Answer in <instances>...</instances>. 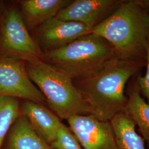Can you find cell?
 <instances>
[{
  "label": "cell",
  "mask_w": 149,
  "mask_h": 149,
  "mask_svg": "<svg viewBox=\"0 0 149 149\" xmlns=\"http://www.w3.org/2000/svg\"><path fill=\"white\" fill-rule=\"evenodd\" d=\"M145 66L146 62L128 61L116 56L96 72L73 82L90 107L91 114L102 121L110 122L126 106L125 88L129 81Z\"/></svg>",
  "instance_id": "cell-1"
},
{
  "label": "cell",
  "mask_w": 149,
  "mask_h": 149,
  "mask_svg": "<svg viewBox=\"0 0 149 149\" xmlns=\"http://www.w3.org/2000/svg\"><path fill=\"white\" fill-rule=\"evenodd\" d=\"M148 15L138 0H123L110 16L92 28L91 33L109 43L118 58L146 62Z\"/></svg>",
  "instance_id": "cell-2"
},
{
  "label": "cell",
  "mask_w": 149,
  "mask_h": 149,
  "mask_svg": "<svg viewBox=\"0 0 149 149\" xmlns=\"http://www.w3.org/2000/svg\"><path fill=\"white\" fill-rule=\"evenodd\" d=\"M27 73L45 97L47 105L61 120L91 114L90 107L68 74L42 59L26 61Z\"/></svg>",
  "instance_id": "cell-3"
},
{
  "label": "cell",
  "mask_w": 149,
  "mask_h": 149,
  "mask_svg": "<svg viewBox=\"0 0 149 149\" xmlns=\"http://www.w3.org/2000/svg\"><path fill=\"white\" fill-rule=\"evenodd\" d=\"M114 56L112 45L91 33L64 47L43 52L42 59L76 80L96 72Z\"/></svg>",
  "instance_id": "cell-4"
},
{
  "label": "cell",
  "mask_w": 149,
  "mask_h": 149,
  "mask_svg": "<svg viewBox=\"0 0 149 149\" xmlns=\"http://www.w3.org/2000/svg\"><path fill=\"white\" fill-rule=\"evenodd\" d=\"M0 48L7 56L25 61L43 57V50L29 34L21 13L16 8L5 13L0 29Z\"/></svg>",
  "instance_id": "cell-5"
},
{
  "label": "cell",
  "mask_w": 149,
  "mask_h": 149,
  "mask_svg": "<svg viewBox=\"0 0 149 149\" xmlns=\"http://www.w3.org/2000/svg\"><path fill=\"white\" fill-rule=\"evenodd\" d=\"M0 96L47 104L45 97L28 74L26 61L13 56H0Z\"/></svg>",
  "instance_id": "cell-6"
},
{
  "label": "cell",
  "mask_w": 149,
  "mask_h": 149,
  "mask_svg": "<svg viewBox=\"0 0 149 149\" xmlns=\"http://www.w3.org/2000/svg\"><path fill=\"white\" fill-rule=\"evenodd\" d=\"M67 120L82 149H120L110 122L100 120L92 114L72 116Z\"/></svg>",
  "instance_id": "cell-7"
},
{
  "label": "cell",
  "mask_w": 149,
  "mask_h": 149,
  "mask_svg": "<svg viewBox=\"0 0 149 149\" xmlns=\"http://www.w3.org/2000/svg\"><path fill=\"white\" fill-rule=\"evenodd\" d=\"M92 29L84 23L54 17L38 27L34 39L45 52L64 47L79 38L90 34Z\"/></svg>",
  "instance_id": "cell-8"
},
{
  "label": "cell",
  "mask_w": 149,
  "mask_h": 149,
  "mask_svg": "<svg viewBox=\"0 0 149 149\" xmlns=\"http://www.w3.org/2000/svg\"><path fill=\"white\" fill-rule=\"evenodd\" d=\"M123 0H76L55 17L67 21L79 22L95 27L110 16Z\"/></svg>",
  "instance_id": "cell-9"
},
{
  "label": "cell",
  "mask_w": 149,
  "mask_h": 149,
  "mask_svg": "<svg viewBox=\"0 0 149 149\" xmlns=\"http://www.w3.org/2000/svg\"><path fill=\"white\" fill-rule=\"evenodd\" d=\"M20 109L38 135L50 146L63 123L59 117L43 104L29 101L20 102Z\"/></svg>",
  "instance_id": "cell-10"
},
{
  "label": "cell",
  "mask_w": 149,
  "mask_h": 149,
  "mask_svg": "<svg viewBox=\"0 0 149 149\" xmlns=\"http://www.w3.org/2000/svg\"><path fill=\"white\" fill-rule=\"evenodd\" d=\"M136 76L129 80L127 85L128 101L123 113L138 127L139 135L149 149V104L141 94Z\"/></svg>",
  "instance_id": "cell-11"
},
{
  "label": "cell",
  "mask_w": 149,
  "mask_h": 149,
  "mask_svg": "<svg viewBox=\"0 0 149 149\" xmlns=\"http://www.w3.org/2000/svg\"><path fill=\"white\" fill-rule=\"evenodd\" d=\"M68 0H24L19 2L22 16L27 28H37L55 17L71 2Z\"/></svg>",
  "instance_id": "cell-12"
},
{
  "label": "cell",
  "mask_w": 149,
  "mask_h": 149,
  "mask_svg": "<svg viewBox=\"0 0 149 149\" xmlns=\"http://www.w3.org/2000/svg\"><path fill=\"white\" fill-rule=\"evenodd\" d=\"M1 149H53L40 138L27 118L20 116L12 125Z\"/></svg>",
  "instance_id": "cell-13"
},
{
  "label": "cell",
  "mask_w": 149,
  "mask_h": 149,
  "mask_svg": "<svg viewBox=\"0 0 149 149\" xmlns=\"http://www.w3.org/2000/svg\"><path fill=\"white\" fill-rule=\"evenodd\" d=\"M110 122L120 149H146L144 139L136 132L135 124L123 112Z\"/></svg>",
  "instance_id": "cell-14"
},
{
  "label": "cell",
  "mask_w": 149,
  "mask_h": 149,
  "mask_svg": "<svg viewBox=\"0 0 149 149\" xmlns=\"http://www.w3.org/2000/svg\"><path fill=\"white\" fill-rule=\"evenodd\" d=\"M21 115L18 99L0 96V149L12 125Z\"/></svg>",
  "instance_id": "cell-15"
},
{
  "label": "cell",
  "mask_w": 149,
  "mask_h": 149,
  "mask_svg": "<svg viewBox=\"0 0 149 149\" xmlns=\"http://www.w3.org/2000/svg\"><path fill=\"white\" fill-rule=\"evenodd\" d=\"M53 149H83L68 127L62 123L56 140L50 145Z\"/></svg>",
  "instance_id": "cell-16"
},
{
  "label": "cell",
  "mask_w": 149,
  "mask_h": 149,
  "mask_svg": "<svg viewBox=\"0 0 149 149\" xmlns=\"http://www.w3.org/2000/svg\"><path fill=\"white\" fill-rule=\"evenodd\" d=\"M146 67L145 74L142 76L139 74L136 79L141 94L146 99V102L149 104V38L146 45Z\"/></svg>",
  "instance_id": "cell-17"
},
{
  "label": "cell",
  "mask_w": 149,
  "mask_h": 149,
  "mask_svg": "<svg viewBox=\"0 0 149 149\" xmlns=\"http://www.w3.org/2000/svg\"><path fill=\"white\" fill-rule=\"evenodd\" d=\"M140 5L149 14V0H138Z\"/></svg>",
  "instance_id": "cell-18"
},
{
  "label": "cell",
  "mask_w": 149,
  "mask_h": 149,
  "mask_svg": "<svg viewBox=\"0 0 149 149\" xmlns=\"http://www.w3.org/2000/svg\"><path fill=\"white\" fill-rule=\"evenodd\" d=\"M148 22H149V15H148Z\"/></svg>",
  "instance_id": "cell-19"
}]
</instances>
